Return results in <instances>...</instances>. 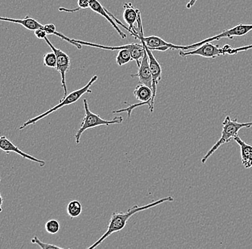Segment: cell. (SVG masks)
Returning <instances> with one entry per match:
<instances>
[{
    "label": "cell",
    "mask_w": 252,
    "mask_h": 249,
    "mask_svg": "<svg viewBox=\"0 0 252 249\" xmlns=\"http://www.w3.org/2000/svg\"><path fill=\"white\" fill-rule=\"evenodd\" d=\"M173 201H174L173 197L168 196L166 197V198H161V199L158 200V201L152 202V203L145 205V206H138L135 205V206H133V207L127 210L125 213H113L111 217H110L109 224H108L106 232L104 233L101 237L98 240L95 241L92 246L88 247V249H95L100 244H102L107 238L109 237L110 235L122 231L125 228L126 224H127V220L133 216L134 214L141 212V211H146V210L151 209V208L156 207V206H158V205L163 204V203H167V202Z\"/></svg>",
    "instance_id": "obj_1"
},
{
    "label": "cell",
    "mask_w": 252,
    "mask_h": 249,
    "mask_svg": "<svg viewBox=\"0 0 252 249\" xmlns=\"http://www.w3.org/2000/svg\"><path fill=\"white\" fill-rule=\"evenodd\" d=\"M223 128H222L221 136L220 140L216 142V144L212 146V147L209 149V152L201 159V163L205 164L208 159L214 154L221 145L229 142L231 140H234V137L237 136L238 132L243 128L250 129L252 127V121L250 122L239 123L237 119L231 120L230 116H226L224 121L222 123Z\"/></svg>",
    "instance_id": "obj_2"
},
{
    "label": "cell",
    "mask_w": 252,
    "mask_h": 249,
    "mask_svg": "<svg viewBox=\"0 0 252 249\" xmlns=\"http://www.w3.org/2000/svg\"><path fill=\"white\" fill-rule=\"evenodd\" d=\"M97 78H98V76H97V75H94V76L90 80V81L87 83L86 86H83L81 89L75 90V91L71 92L70 94H67L65 97L63 98L62 100H61V102H60V103L58 104V105L55 106L54 107L50 108V109L47 110V111L42 113V114L39 115V116H36V117L32 118V119L27 121L26 122L24 123L23 126L19 127V129H20V130H23V129L26 128L28 126L32 125V124H35L37 121L44 119V118L46 117L48 115L51 114L52 113L56 111L57 110L65 107V106H69L72 105V104H75V102H78L79 99L83 97V95H85V94H91L93 91L91 89V87L94 83H95Z\"/></svg>",
    "instance_id": "obj_3"
},
{
    "label": "cell",
    "mask_w": 252,
    "mask_h": 249,
    "mask_svg": "<svg viewBox=\"0 0 252 249\" xmlns=\"http://www.w3.org/2000/svg\"><path fill=\"white\" fill-rule=\"evenodd\" d=\"M83 106H84L85 116L80 124V128L78 129L75 135V142L77 144L80 143L82 135L88 129L100 127V126H110L111 124H121L124 121V118L121 116H116L112 120H105V119H102L99 115L93 113L91 111L88 101L86 99L83 100Z\"/></svg>",
    "instance_id": "obj_4"
},
{
    "label": "cell",
    "mask_w": 252,
    "mask_h": 249,
    "mask_svg": "<svg viewBox=\"0 0 252 249\" xmlns=\"http://www.w3.org/2000/svg\"><path fill=\"white\" fill-rule=\"evenodd\" d=\"M252 31V24H239L236 25L230 29L226 30L220 33V34L216 35L212 37H208L204 39L202 41L196 42V43L192 44L190 45H180V50H187L189 49H193L198 48L200 45L206 42H212L216 40H220L222 38L233 39L234 37H241V36H245L247 33Z\"/></svg>",
    "instance_id": "obj_5"
},
{
    "label": "cell",
    "mask_w": 252,
    "mask_h": 249,
    "mask_svg": "<svg viewBox=\"0 0 252 249\" xmlns=\"http://www.w3.org/2000/svg\"><path fill=\"white\" fill-rule=\"evenodd\" d=\"M45 40L47 45L50 46V48L52 49V50L56 55V70L60 72L61 75V84H62L63 90H64V97L63 98H64L67 95V84H66L65 78L66 73L68 72L69 69L70 68V57H69L67 53L61 50V49L55 48L47 37H45Z\"/></svg>",
    "instance_id": "obj_6"
},
{
    "label": "cell",
    "mask_w": 252,
    "mask_h": 249,
    "mask_svg": "<svg viewBox=\"0 0 252 249\" xmlns=\"http://www.w3.org/2000/svg\"><path fill=\"white\" fill-rule=\"evenodd\" d=\"M179 55L181 57L199 56L204 58L215 59L217 57L222 56L223 53H222L221 48H220L218 45H214L212 42H206L191 51L185 52L182 50L179 53Z\"/></svg>",
    "instance_id": "obj_7"
},
{
    "label": "cell",
    "mask_w": 252,
    "mask_h": 249,
    "mask_svg": "<svg viewBox=\"0 0 252 249\" xmlns=\"http://www.w3.org/2000/svg\"><path fill=\"white\" fill-rule=\"evenodd\" d=\"M132 78L138 77L141 84L146 85L152 89V74L150 69L149 58L145 49L144 55L141 60L138 71L137 73L131 74Z\"/></svg>",
    "instance_id": "obj_8"
},
{
    "label": "cell",
    "mask_w": 252,
    "mask_h": 249,
    "mask_svg": "<svg viewBox=\"0 0 252 249\" xmlns=\"http://www.w3.org/2000/svg\"><path fill=\"white\" fill-rule=\"evenodd\" d=\"M0 149L2 150L3 152H5L7 154H9L10 152H15L17 154H20L23 158L28 159V160L32 161V162L38 163L39 166L44 167L45 165V162L44 160H39V159L33 157L31 154H27L21 149H19L16 145L14 144L7 137L1 136L0 134Z\"/></svg>",
    "instance_id": "obj_9"
},
{
    "label": "cell",
    "mask_w": 252,
    "mask_h": 249,
    "mask_svg": "<svg viewBox=\"0 0 252 249\" xmlns=\"http://www.w3.org/2000/svg\"><path fill=\"white\" fill-rule=\"evenodd\" d=\"M124 20L127 25H128L129 29L135 35V39H139L137 29L134 26L135 22L138 20V12H140L139 9L135 8L132 3L127 2L124 5Z\"/></svg>",
    "instance_id": "obj_10"
},
{
    "label": "cell",
    "mask_w": 252,
    "mask_h": 249,
    "mask_svg": "<svg viewBox=\"0 0 252 249\" xmlns=\"http://www.w3.org/2000/svg\"><path fill=\"white\" fill-rule=\"evenodd\" d=\"M0 21L9 22L15 24H20L28 31H34L37 29H43L44 25L39 23L35 19L26 16L23 19H14L10 17H0Z\"/></svg>",
    "instance_id": "obj_11"
},
{
    "label": "cell",
    "mask_w": 252,
    "mask_h": 249,
    "mask_svg": "<svg viewBox=\"0 0 252 249\" xmlns=\"http://www.w3.org/2000/svg\"><path fill=\"white\" fill-rule=\"evenodd\" d=\"M234 140L240 146L242 165L246 169L252 168V145L246 143L238 135Z\"/></svg>",
    "instance_id": "obj_12"
},
{
    "label": "cell",
    "mask_w": 252,
    "mask_h": 249,
    "mask_svg": "<svg viewBox=\"0 0 252 249\" xmlns=\"http://www.w3.org/2000/svg\"><path fill=\"white\" fill-rule=\"evenodd\" d=\"M66 211H67V215L70 216V218H75L81 214L82 211H83V206L80 201L75 200V201H70L67 204Z\"/></svg>",
    "instance_id": "obj_13"
},
{
    "label": "cell",
    "mask_w": 252,
    "mask_h": 249,
    "mask_svg": "<svg viewBox=\"0 0 252 249\" xmlns=\"http://www.w3.org/2000/svg\"><path fill=\"white\" fill-rule=\"evenodd\" d=\"M116 63L119 66H124L132 61L131 53L127 48L121 49L116 56Z\"/></svg>",
    "instance_id": "obj_14"
},
{
    "label": "cell",
    "mask_w": 252,
    "mask_h": 249,
    "mask_svg": "<svg viewBox=\"0 0 252 249\" xmlns=\"http://www.w3.org/2000/svg\"><path fill=\"white\" fill-rule=\"evenodd\" d=\"M252 49V45H245V46L239 47V48H233L230 45H225L221 47L222 53L223 56L226 54L235 55L241 52L247 51Z\"/></svg>",
    "instance_id": "obj_15"
},
{
    "label": "cell",
    "mask_w": 252,
    "mask_h": 249,
    "mask_svg": "<svg viewBox=\"0 0 252 249\" xmlns=\"http://www.w3.org/2000/svg\"><path fill=\"white\" fill-rule=\"evenodd\" d=\"M45 228L47 232L50 234H56L61 229V224L56 219H51L45 223Z\"/></svg>",
    "instance_id": "obj_16"
},
{
    "label": "cell",
    "mask_w": 252,
    "mask_h": 249,
    "mask_svg": "<svg viewBox=\"0 0 252 249\" xmlns=\"http://www.w3.org/2000/svg\"><path fill=\"white\" fill-rule=\"evenodd\" d=\"M43 64L46 67L52 68V69H56L57 57L54 52L51 53H47L44 56Z\"/></svg>",
    "instance_id": "obj_17"
},
{
    "label": "cell",
    "mask_w": 252,
    "mask_h": 249,
    "mask_svg": "<svg viewBox=\"0 0 252 249\" xmlns=\"http://www.w3.org/2000/svg\"><path fill=\"white\" fill-rule=\"evenodd\" d=\"M32 244H37L42 249H63L62 247H58V246L54 245V244H47V243H44L39 240L37 236H34L31 240Z\"/></svg>",
    "instance_id": "obj_18"
},
{
    "label": "cell",
    "mask_w": 252,
    "mask_h": 249,
    "mask_svg": "<svg viewBox=\"0 0 252 249\" xmlns=\"http://www.w3.org/2000/svg\"><path fill=\"white\" fill-rule=\"evenodd\" d=\"M43 30L45 31L47 35H55V32L57 31L56 27L53 23L44 25Z\"/></svg>",
    "instance_id": "obj_19"
},
{
    "label": "cell",
    "mask_w": 252,
    "mask_h": 249,
    "mask_svg": "<svg viewBox=\"0 0 252 249\" xmlns=\"http://www.w3.org/2000/svg\"><path fill=\"white\" fill-rule=\"evenodd\" d=\"M34 36L37 38L45 40V37H47V34L43 29H37L34 31Z\"/></svg>",
    "instance_id": "obj_20"
},
{
    "label": "cell",
    "mask_w": 252,
    "mask_h": 249,
    "mask_svg": "<svg viewBox=\"0 0 252 249\" xmlns=\"http://www.w3.org/2000/svg\"><path fill=\"white\" fill-rule=\"evenodd\" d=\"M197 1H198V0H190V1H189L188 4H187V8H191V7L194 5L195 3H196Z\"/></svg>",
    "instance_id": "obj_21"
},
{
    "label": "cell",
    "mask_w": 252,
    "mask_h": 249,
    "mask_svg": "<svg viewBox=\"0 0 252 249\" xmlns=\"http://www.w3.org/2000/svg\"><path fill=\"white\" fill-rule=\"evenodd\" d=\"M0 182H1V178H0ZM2 204L3 198L1 197V194H0V213L2 212Z\"/></svg>",
    "instance_id": "obj_22"
}]
</instances>
